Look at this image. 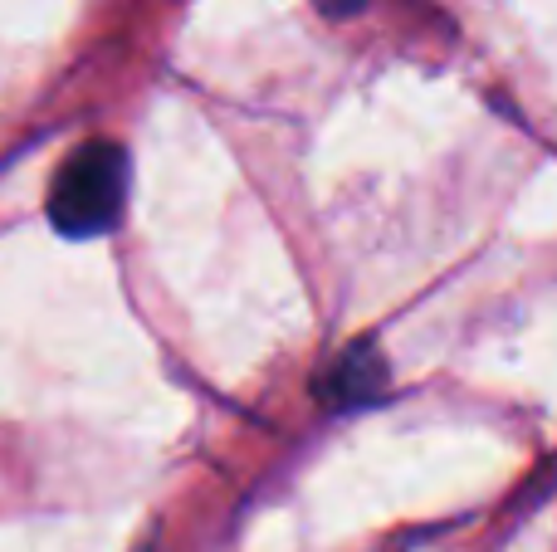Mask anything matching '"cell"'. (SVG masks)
Listing matches in <instances>:
<instances>
[{"label": "cell", "instance_id": "obj_1", "mask_svg": "<svg viewBox=\"0 0 557 552\" xmlns=\"http://www.w3.org/2000/svg\"><path fill=\"white\" fill-rule=\"evenodd\" d=\"M127 156L117 142H84L64 156L54 186H49V221L69 240H94L123 215Z\"/></svg>", "mask_w": 557, "mask_h": 552}, {"label": "cell", "instance_id": "obj_2", "mask_svg": "<svg viewBox=\"0 0 557 552\" xmlns=\"http://www.w3.org/2000/svg\"><path fill=\"white\" fill-rule=\"evenodd\" d=\"M386 387V362L372 342H352L347 352H337L318 377V401L333 411H352L362 401H376Z\"/></svg>", "mask_w": 557, "mask_h": 552}, {"label": "cell", "instance_id": "obj_3", "mask_svg": "<svg viewBox=\"0 0 557 552\" xmlns=\"http://www.w3.org/2000/svg\"><path fill=\"white\" fill-rule=\"evenodd\" d=\"M323 15H333V20H347V15H357V10L367 5V0H313Z\"/></svg>", "mask_w": 557, "mask_h": 552}]
</instances>
